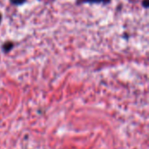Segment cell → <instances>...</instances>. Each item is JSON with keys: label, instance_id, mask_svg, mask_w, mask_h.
Listing matches in <instances>:
<instances>
[{"label": "cell", "instance_id": "1", "mask_svg": "<svg viewBox=\"0 0 149 149\" xmlns=\"http://www.w3.org/2000/svg\"><path fill=\"white\" fill-rule=\"evenodd\" d=\"M12 47H13V44L11 43V42H6L3 45V51L4 52H10L11 49H12Z\"/></svg>", "mask_w": 149, "mask_h": 149}, {"label": "cell", "instance_id": "2", "mask_svg": "<svg viewBox=\"0 0 149 149\" xmlns=\"http://www.w3.org/2000/svg\"><path fill=\"white\" fill-rule=\"evenodd\" d=\"M26 0H10L11 3L15 4V5H20V4H23L24 3H25Z\"/></svg>", "mask_w": 149, "mask_h": 149}, {"label": "cell", "instance_id": "3", "mask_svg": "<svg viewBox=\"0 0 149 149\" xmlns=\"http://www.w3.org/2000/svg\"><path fill=\"white\" fill-rule=\"evenodd\" d=\"M109 0H84L86 3H107Z\"/></svg>", "mask_w": 149, "mask_h": 149}, {"label": "cell", "instance_id": "4", "mask_svg": "<svg viewBox=\"0 0 149 149\" xmlns=\"http://www.w3.org/2000/svg\"><path fill=\"white\" fill-rule=\"evenodd\" d=\"M143 4H144L145 8H148V0H145V1H144V3H143Z\"/></svg>", "mask_w": 149, "mask_h": 149}, {"label": "cell", "instance_id": "5", "mask_svg": "<svg viewBox=\"0 0 149 149\" xmlns=\"http://www.w3.org/2000/svg\"><path fill=\"white\" fill-rule=\"evenodd\" d=\"M0 20H1V15H0Z\"/></svg>", "mask_w": 149, "mask_h": 149}]
</instances>
